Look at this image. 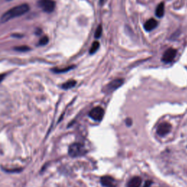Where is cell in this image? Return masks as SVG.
I'll return each mask as SVG.
<instances>
[{
  "label": "cell",
  "instance_id": "obj_1",
  "mask_svg": "<svg viewBox=\"0 0 187 187\" xmlns=\"http://www.w3.org/2000/svg\"><path fill=\"white\" fill-rule=\"evenodd\" d=\"M29 10V7L27 4H23V5H18L13 8L9 10L7 12H6L5 14L2 16L0 22L5 23L8 21L10 19H13L16 17H18L22 16V15L25 14Z\"/></svg>",
  "mask_w": 187,
  "mask_h": 187
},
{
  "label": "cell",
  "instance_id": "obj_2",
  "mask_svg": "<svg viewBox=\"0 0 187 187\" xmlns=\"http://www.w3.org/2000/svg\"><path fill=\"white\" fill-rule=\"evenodd\" d=\"M86 153V151L84 146L79 143H72L69 147L68 154L72 157H78V156L84 155Z\"/></svg>",
  "mask_w": 187,
  "mask_h": 187
},
{
  "label": "cell",
  "instance_id": "obj_3",
  "mask_svg": "<svg viewBox=\"0 0 187 187\" xmlns=\"http://www.w3.org/2000/svg\"><path fill=\"white\" fill-rule=\"evenodd\" d=\"M38 5L46 13H51L54 10L56 3L53 0H40Z\"/></svg>",
  "mask_w": 187,
  "mask_h": 187
},
{
  "label": "cell",
  "instance_id": "obj_4",
  "mask_svg": "<svg viewBox=\"0 0 187 187\" xmlns=\"http://www.w3.org/2000/svg\"><path fill=\"white\" fill-rule=\"evenodd\" d=\"M104 110L100 106L95 107L89 112V116L91 117V119L97 121H100L104 117Z\"/></svg>",
  "mask_w": 187,
  "mask_h": 187
},
{
  "label": "cell",
  "instance_id": "obj_5",
  "mask_svg": "<svg viewBox=\"0 0 187 187\" xmlns=\"http://www.w3.org/2000/svg\"><path fill=\"white\" fill-rule=\"evenodd\" d=\"M172 126L168 122H163V123L160 124L158 126L157 129H156V133L158 135L161 137L165 136L166 135H167L171 131Z\"/></svg>",
  "mask_w": 187,
  "mask_h": 187
},
{
  "label": "cell",
  "instance_id": "obj_6",
  "mask_svg": "<svg viewBox=\"0 0 187 187\" xmlns=\"http://www.w3.org/2000/svg\"><path fill=\"white\" fill-rule=\"evenodd\" d=\"M123 83L124 80L121 79V78L115 79L106 86V87L105 88V91H107V92H112V91L119 89L120 86H121V85L123 84Z\"/></svg>",
  "mask_w": 187,
  "mask_h": 187
},
{
  "label": "cell",
  "instance_id": "obj_7",
  "mask_svg": "<svg viewBox=\"0 0 187 187\" xmlns=\"http://www.w3.org/2000/svg\"><path fill=\"white\" fill-rule=\"evenodd\" d=\"M177 54V51L174 48H169L164 53L162 60L165 63H170L173 62Z\"/></svg>",
  "mask_w": 187,
  "mask_h": 187
},
{
  "label": "cell",
  "instance_id": "obj_8",
  "mask_svg": "<svg viewBox=\"0 0 187 187\" xmlns=\"http://www.w3.org/2000/svg\"><path fill=\"white\" fill-rule=\"evenodd\" d=\"M101 184L104 187H116L117 186V183L115 179L111 176L105 175L103 176L100 179Z\"/></svg>",
  "mask_w": 187,
  "mask_h": 187
},
{
  "label": "cell",
  "instance_id": "obj_9",
  "mask_svg": "<svg viewBox=\"0 0 187 187\" xmlns=\"http://www.w3.org/2000/svg\"><path fill=\"white\" fill-rule=\"evenodd\" d=\"M158 25V23L155 19L154 18H150L148 19L147 21L144 24V29L147 32H151L152 30L154 29L156 26Z\"/></svg>",
  "mask_w": 187,
  "mask_h": 187
},
{
  "label": "cell",
  "instance_id": "obj_10",
  "mask_svg": "<svg viewBox=\"0 0 187 187\" xmlns=\"http://www.w3.org/2000/svg\"><path fill=\"white\" fill-rule=\"evenodd\" d=\"M142 184V179L139 176H135L128 181L127 187H140Z\"/></svg>",
  "mask_w": 187,
  "mask_h": 187
},
{
  "label": "cell",
  "instance_id": "obj_11",
  "mask_svg": "<svg viewBox=\"0 0 187 187\" xmlns=\"http://www.w3.org/2000/svg\"><path fill=\"white\" fill-rule=\"evenodd\" d=\"M165 14V5L163 2L158 5L156 9V16L158 18H162Z\"/></svg>",
  "mask_w": 187,
  "mask_h": 187
},
{
  "label": "cell",
  "instance_id": "obj_12",
  "mask_svg": "<svg viewBox=\"0 0 187 187\" xmlns=\"http://www.w3.org/2000/svg\"><path fill=\"white\" fill-rule=\"evenodd\" d=\"M76 85V81L74 80H70V81H67L66 83H63L62 84V89L67 90V89H70L73 88Z\"/></svg>",
  "mask_w": 187,
  "mask_h": 187
},
{
  "label": "cell",
  "instance_id": "obj_13",
  "mask_svg": "<svg viewBox=\"0 0 187 187\" xmlns=\"http://www.w3.org/2000/svg\"><path fill=\"white\" fill-rule=\"evenodd\" d=\"M99 48H100V43L98 41L94 42L92 45H91L90 50H89V53L90 54H94L97 52V51L98 50Z\"/></svg>",
  "mask_w": 187,
  "mask_h": 187
},
{
  "label": "cell",
  "instance_id": "obj_14",
  "mask_svg": "<svg viewBox=\"0 0 187 187\" xmlns=\"http://www.w3.org/2000/svg\"><path fill=\"white\" fill-rule=\"evenodd\" d=\"M72 68H74V66H70V67H67L66 68H63V69H58V68H56V69H53V71L54 72H56V73H62V72H67L69 71V70H72Z\"/></svg>",
  "mask_w": 187,
  "mask_h": 187
},
{
  "label": "cell",
  "instance_id": "obj_15",
  "mask_svg": "<svg viewBox=\"0 0 187 187\" xmlns=\"http://www.w3.org/2000/svg\"><path fill=\"white\" fill-rule=\"evenodd\" d=\"M102 26L100 25L98 26V27H97L96 29V32H95L94 34L95 38H100L101 37V35H102Z\"/></svg>",
  "mask_w": 187,
  "mask_h": 187
},
{
  "label": "cell",
  "instance_id": "obj_16",
  "mask_svg": "<svg viewBox=\"0 0 187 187\" xmlns=\"http://www.w3.org/2000/svg\"><path fill=\"white\" fill-rule=\"evenodd\" d=\"M48 43V37H46V36H44V37L41 38L40 40L39 45H46Z\"/></svg>",
  "mask_w": 187,
  "mask_h": 187
},
{
  "label": "cell",
  "instance_id": "obj_17",
  "mask_svg": "<svg viewBox=\"0 0 187 187\" xmlns=\"http://www.w3.org/2000/svg\"><path fill=\"white\" fill-rule=\"evenodd\" d=\"M29 48L28 46H19V47H16L15 48V50L16 51H21V52H23V51H27L29 50Z\"/></svg>",
  "mask_w": 187,
  "mask_h": 187
},
{
  "label": "cell",
  "instance_id": "obj_18",
  "mask_svg": "<svg viewBox=\"0 0 187 187\" xmlns=\"http://www.w3.org/2000/svg\"><path fill=\"white\" fill-rule=\"evenodd\" d=\"M4 170H5V172H10V173H12V172H20V171H21V170H18V169H16V170L4 169Z\"/></svg>",
  "mask_w": 187,
  "mask_h": 187
},
{
  "label": "cell",
  "instance_id": "obj_19",
  "mask_svg": "<svg viewBox=\"0 0 187 187\" xmlns=\"http://www.w3.org/2000/svg\"><path fill=\"white\" fill-rule=\"evenodd\" d=\"M5 74H0V82H2L4 80V78L5 77Z\"/></svg>",
  "mask_w": 187,
  "mask_h": 187
},
{
  "label": "cell",
  "instance_id": "obj_20",
  "mask_svg": "<svg viewBox=\"0 0 187 187\" xmlns=\"http://www.w3.org/2000/svg\"><path fill=\"white\" fill-rule=\"evenodd\" d=\"M126 123H127V124L128 126H130L132 124V121L131 119H127V121H126Z\"/></svg>",
  "mask_w": 187,
  "mask_h": 187
},
{
  "label": "cell",
  "instance_id": "obj_21",
  "mask_svg": "<svg viewBox=\"0 0 187 187\" xmlns=\"http://www.w3.org/2000/svg\"><path fill=\"white\" fill-rule=\"evenodd\" d=\"M103 1H104V0H100V2H101V3H102Z\"/></svg>",
  "mask_w": 187,
  "mask_h": 187
},
{
  "label": "cell",
  "instance_id": "obj_22",
  "mask_svg": "<svg viewBox=\"0 0 187 187\" xmlns=\"http://www.w3.org/2000/svg\"><path fill=\"white\" fill-rule=\"evenodd\" d=\"M8 1H10V0H8Z\"/></svg>",
  "mask_w": 187,
  "mask_h": 187
}]
</instances>
